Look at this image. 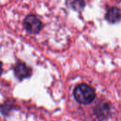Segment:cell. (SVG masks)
I'll use <instances>...</instances> for the list:
<instances>
[{
    "label": "cell",
    "instance_id": "1",
    "mask_svg": "<svg viewBox=\"0 0 121 121\" xmlns=\"http://www.w3.org/2000/svg\"><path fill=\"white\" fill-rule=\"evenodd\" d=\"M73 95L76 100L83 105L92 103L95 98V90L88 85L81 84L76 87L73 91Z\"/></svg>",
    "mask_w": 121,
    "mask_h": 121
},
{
    "label": "cell",
    "instance_id": "2",
    "mask_svg": "<svg viewBox=\"0 0 121 121\" xmlns=\"http://www.w3.org/2000/svg\"><path fill=\"white\" fill-rule=\"evenodd\" d=\"M24 29L30 34H37L43 29V23L34 14H29L24 19Z\"/></svg>",
    "mask_w": 121,
    "mask_h": 121
},
{
    "label": "cell",
    "instance_id": "3",
    "mask_svg": "<svg viewBox=\"0 0 121 121\" xmlns=\"http://www.w3.org/2000/svg\"><path fill=\"white\" fill-rule=\"evenodd\" d=\"M14 73L17 78L22 81L31 75V69L23 62H17L14 66Z\"/></svg>",
    "mask_w": 121,
    "mask_h": 121
},
{
    "label": "cell",
    "instance_id": "4",
    "mask_svg": "<svg viewBox=\"0 0 121 121\" xmlns=\"http://www.w3.org/2000/svg\"><path fill=\"white\" fill-rule=\"evenodd\" d=\"M94 112L99 119L106 118L109 116L110 108L109 104L106 103H101L95 106Z\"/></svg>",
    "mask_w": 121,
    "mask_h": 121
},
{
    "label": "cell",
    "instance_id": "5",
    "mask_svg": "<svg viewBox=\"0 0 121 121\" xmlns=\"http://www.w3.org/2000/svg\"><path fill=\"white\" fill-rule=\"evenodd\" d=\"M105 19L111 24H115L121 20V10L117 7L110 8L106 14Z\"/></svg>",
    "mask_w": 121,
    "mask_h": 121
},
{
    "label": "cell",
    "instance_id": "6",
    "mask_svg": "<svg viewBox=\"0 0 121 121\" xmlns=\"http://www.w3.org/2000/svg\"><path fill=\"white\" fill-rule=\"evenodd\" d=\"M67 5L76 12L81 11L86 6L84 0H67Z\"/></svg>",
    "mask_w": 121,
    "mask_h": 121
},
{
    "label": "cell",
    "instance_id": "7",
    "mask_svg": "<svg viewBox=\"0 0 121 121\" xmlns=\"http://www.w3.org/2000/svg\"><path fill=\"white\" fill-rule=\"evenodd\" d=\"M14 109V105L9 100L5 101L2 105H0V112H2V114H3V115H9V114Z\"/></svg>",
    "mask_w": 121,
    "mask_h": 121
},
{
    "label": "cell",
    "instance_id": "8",
    "mask_svg": "<svg viewBox=\"0 0 121 121\" xmlns=\"http://www.w3.org/2000/svg\"><path fill=\"white\" fill-rule=\"evenodd\" d=\"M2 62H0V76H1L2 72H3V67H2Z\"/></svg>",
    "mask_w": 121,
    "mask_h": 121
}]
</instances>
